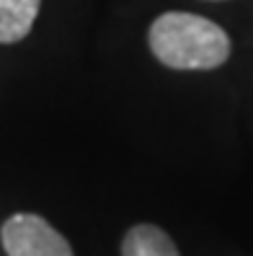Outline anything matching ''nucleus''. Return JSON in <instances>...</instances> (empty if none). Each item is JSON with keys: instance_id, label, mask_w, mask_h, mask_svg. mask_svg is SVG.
Instances as JSON below:
<instances>
[{"instance_id": "f257e3e1", "label": "nucleus", "mask_w": 253, "mask_h": 256, "mask_svg": "<svg viewBox=\"0 0 253 256\" xmlns=\"http://www.w3.org/2000/svg\"><path fill=\"white\" fill-rule=\"evenodd\" d=\"M147 50L176 72H210L233 54L230 34L212 18L189 10H166L147 26Z\"/></svg>"}, {"instance_id": "f03ea898", "label": "nucleus", "mask_w": 253, "mask_h": 256, "mask_svg": "<svg viewBox=\"0 0 253 256\" xmlns=\"http://www.w3.org/2000/svg\"><path fill=\"white\" fill-rule=\"evenodd\" d=\"M0 240L8 256H75L67 238L36 212L10 215L0 228Z\"/></svg>"}, {"instance_id": "7ed1b4c3", "label": "nucleus", "mask_w": 253, "mask_h": 256, "mask_svg": "<svg viewBox=\"0 0 253 256\" xmlns=\"http://www.w3.org/2000/svg\"><path fill=\"white\" fill-rule=\"evenodd\" d=\"M41 0H0V44H21L34 32Z\"/></svg>"}, {"instance_id": "20e7f679", "label": "nucleus", "mask_w": 253, "mask_h": 256, "mask_svg": "<svg viewBox=\"0 0 253 256\" xmlns=\"http://www.w3.org/2000/svg\"><path fill=\"white\" fill-rule=\"evenodd\" d=\"M122 256H181L173 238L153 222L132 225L122 238Z\"/></svg>"}, {"instance_id": "39448f33", "label": "nucleus", "mask_w": 253, "mask_h": 256, "mask_svg": "<svg viewBox=\"0 0 253 256\" xmlns=\"http://www.w3.org/2000/svg\"><path fill=\"white\" fill-rule=\"evenodd\" d=\"M202 3H228V0H202Z\"/></svg>"}]
</instances>
